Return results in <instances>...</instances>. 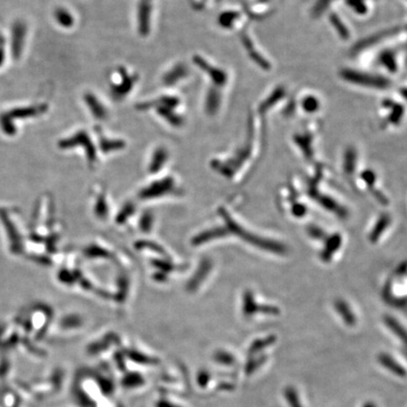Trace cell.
Wrapping results in <instances>:
<instances>
[{"instance_id":"cell-7","label":"cell","mask_w":407,"mask_h":407,"mask_svg":"<svg viewBox=\"0 0 407 407\" xmlns=\"http://www.w3.org/2000/svg\"><path fill=\"white\" fill-rule=\"evenodd\" d=\"M388 325H390V327L391 329H393L395 332L394 333L399 337V338H401V340L407 345V332L406 331H404L401 326H399L398 325V323H395L394 322H391L388 323Z\"/></svg>"},{"instance_id":"cell-3","label":"cell","mask_w":407,"mask_h":407,"mask_svg":"<svg viewBox=\"0 0 407 407\" xmlns=\"http://www.w3.org/2000/svg\"><path fill=\"white\" fill-rule=\"evenodd\" d=\"M378 359L379 363L390 373L399 377H404L406 375V371L404 369V367L387 354H382L381 356H379Z\"/></svg>"},{"instance_id":"cell-9","label":"cell","mask_w":407,"mask_h":407,"mask_svg":"<svg viewBox=\"0 0 407 407\" xmlns=\"http://www.w3.org/2000/svg\"><path fill=\"white\" fill-rule=\"evenodd\" d=\"M364 407H376V405H375L374 403H373V402H367V403H366V404L364 405Z\"/></svg>"},{"instance_id":"cell-10","label":"cell","mask_w":407,"mask_h":407,"mask_svg":"<svg viewBox=\"0 0 407 407\" xmlns=\"http://www.w3.org/2000/svg\"><path fill=\"white\" fill-rule=\"evenodd\" d=\"M4 43V39H3V37L1 36V34H0V45H2Z\"/></svg>"},{"instance_id":"cell-2","label":"cell","mask_w":407,"mask_h":407,"mask_svg":"<svg viewBox=\"0 0 407 407\" xmlns=\"http://www.w3.org/2000/svg\"><path fill=\"white\" fill-rule=\"evenodd\" d=\"M26 35V27L22 22H17L14 24L12 28V55L14 58H19L22 52L24 40Z\"/></svg>"},{"instance_id":"cell-6","label":"cell","mask_w":407,"mask_h":407,"mask_svg":"<svg viewBox=\"0 0 407 407\" xmlns=\"http://www.w3.org/2000/svg\"><path fill=\"white\" fill-rule=\"evenodd\" d=\"M56 18L58 22L63 27H71L73 25V17L65 10L59 9L56 11Z\"/></svg>"},{"instance_id":"cell-4","label":"cell","mask_w":407,"mask_h":407,"mask_svg":"<svg viewBox=\"0 0 407 407\" xmlns=\"http://www.w3.org/2000/svg\"><path fill=\"white\" fill-rule=\"evenodd\" d=\"M86 101L88 103L89 107H90L91 112L97 118L105 117V115H106L105 109H104V107H102L101 104L99 102H97L95 96H91V95L86 96Z\"/></svg>"},{"instance_id":"cell-1","label":"cell","mask_w":407,"mask_h":407,"mask_svg":"<svg viewBox=\"0 0 407 407\" xmlns=\"http://www.w3.org/2000/svg\"><path fill=\"white\" fill-rule=\"evenodd\" d=\"M46 109L45 106H36V107H23V108H16L13 109L10 113L3 114L0 117V124L3 130L8 134L14 133V126L11 124V120L14 118H26V117H31L38 115L40 113H43Z\"/></svg>"},{"instance_id":"cell-8","label":"cell","mask_w":407,"mask_h":407,"mask_svg":"<svg viewBox=\"0 0 407 407\" xmlns=\"http://www.w3.org/2000/svg\"><path fill=\"white\" fill-rule=\"evenodd\" d=\"M3 61H4V51L0 49V65L2 64Z\"/></svg>"},{"instance_id":"cell-11","label":"cell","mask_w":407,"mask_h":407,"mask_svg":"<svg viewBox=\"0 0 407 407\" xmlns=\"http://www.w3.org/2000/svg\"><path fill=\"white\" fill-rule=\"evenodd\" d=\"M406 358H407V356H406Z\"/></svg>"},{"instance_id":"cell-5","label":"cell","mask_w":407,"mask_h":407,"mask_svg":"<svg viewBox=\"0 0 407 407\" xmlns=\"http://www.w3.org/2000/svg\"><path fill=\"white\" fill-rule=\"evenodd\" d=\"M285 397L289 407H303L301 404L298 393L293 387L289 386L285 390Z\"/></svg>"}]
</instances>
